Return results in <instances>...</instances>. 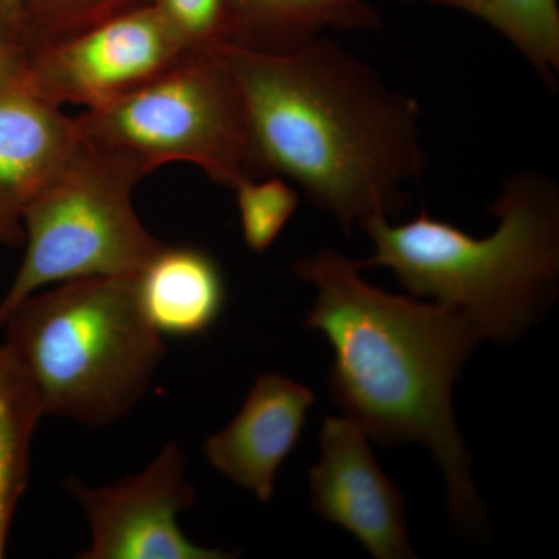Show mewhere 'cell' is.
<instances>
[{
	"mask_svg": "<svg viewBox=\"0 0 559 559\" xmlns=\"http://www.w3.org/2000/svg\"><path fill=\"white\" fill-rule=\"evenodd\" d=\"M215 47L240 87L260 178L299 183L347 235L407 204L404 183L428 165L414 98L322 36L285 51Z\"/></svg>",
	"mask_w": 559,
	"mask_h": 559,
	"instance_id": "cell-1",
	"label": "cell"
},
{
	"mask_svg": "<svg viewBox=\"0 0 559 559\" xmlns=\"http://www.w3.org/2000/svg\"><path fill=\"white\" fill-rule=\"evenodd\" d=\"M294 271L318 289L305 329L325 334L334 349L331 399L378 443L429 448L443 471L451 516L477 521L452 390L479 333L459 312L374 288L360 277L359 261L336 250H320Z\"/></svg>",
	"mask_w": 559,
	"mask_h": 559,
	"instance_id": "cell-2",
	"label": "cell"
},
{
	"mask_svg": "<svg viewBox=\"0 0 559 559\" xmlns=\"http://www.w3.org/2000/svg\"><path fill=\"white\" fill-rule=\"evenodd\" d=\"M491 213L498 229L481 240L425 210L400 226L371 216L359 227L377 252L360 267H389L412 296L463 316L481 341H514L539 318L557 286V186L539 171L516 173L503 180Z\"/></svg>",
	"mask_w": 559,
	"mask_h": 559,
	"instance_id": "cell-3",
	"label": "cell"
},
{
	"mask_svg": "<svg viewBox=\"0 0 559 559\" xmlns=\"http://www.w3.org/2000/svg\"><path fill=\"white\" fill-rule=\"evenodd\" d=\"M0 330L44 415L91 428L128 417L167 356L164 337L140 307L135 275L69 280L40 289Z\"/></svg>",
	"mask_w": 559,
	"mask_h": 559,
	"instance_id": "cell-4",
	"label": "cell"
},
{
	"mask_svg": "<svg viewBox=\"0 0 559 559\" xmlns=\"http://www.w3.org/2000/svg\"><path fill=\"white\" fill-rule=\"evenodd\" d=\"M150 175L123 151L81 140L64 168L25 209V253L0 300V325L47 286L87 277L138 275L165 242L143 226L132 194Z\"/></svg>",
	"mask_w": 559,
	"mask_h": 559,
	"instance_id": "cell-5",
	"label": "cell"
},
{
	"mask_svg": "<svg viewBox=\"0 0 559 559\" xmlns=\"http://www.w3.org/2000/svg\"><path fill=\"white\" fill-rule=\"evenodd\" d=\"M75 119L84 139L131 154L148 173L187 162L230 189L260 178L241 91L216 47L187 50L153 79Z\"/></svg>",
	"mask_w": 559,
	"mask_h": 559,
	"instance_id": "cell-6",
	"label": "cell"
},
{
	"mask_svg": "<svg viewBox=\"0 0 559 559\" xmlns=\"http://www.w3.org/2000/svg\"><path fill=\"white\" fill-rule=\"evenodd\" d=\"M183 44L151 2L24 55V90L50 105L97 108L179 60Z\"/></svg>",
	"mask_w": 559,
	"mask_h": 559,
	"instance_id": "cell-7",
	"label": "cell"
},
{
	"mask_svg": "<svg viewBox=\"0 0 559 559\" xmlns=\"http://www.w3.org/2000/svg\"><path fill=\"white\" fill-rule=\"evenodd\" d=\"M186 469V452L170 441L145 469L105 487H92L75 477L66 480L91 530L90 547L79 558H237L240 551L207 549L180 528V514L197 500Z\"/></svg>",
	"mask_w": 559,
	"mask_h": 559,
	"instance_id": "cell-8",
	"label": "cell"
},
{
	"mask_svg": "<svg viewBox=\"0 0 559 559\" xmlns=\"http://www.w3.org/2000/svg\"><path fill=\"white\" fill-rule=\"evenodd\" d=\"M310 489L311 509L347 530L374 558H415L403 495L374 462L367 433L347 415L323 421Z\"/></svg>",
	"mask_w": 559,
	"mask_h": 559,
	"instance_id": "cell-9",
	"label": "cell"
},
{
	"mask_svg": "<svg viewBox=\"0 0 559 559\" xmlns=\"http://www.w3.org/2000/svg\"><path fill=\"white\" fill-rule=\"evenodd\" d=\"M314 401L311 389L290 378L261 374L237 417L205 441L210 465L270 502L278 469L296 448Z\"/></svg>",
	"mask_w": 559,
	"mask_h": 559,
	"instance_id": "cell-10",
	"label": "cell"
},
{
	"mask_svg": "<svg viewBox=\"0 0 559 559\" xmlns=\"http://www.w3.org/2000/svg\"><path fill=\"white\" fill-rule=\"evenodd\" d=\"M83 140L75 117L24 87L0 92V248L24 242L25 209Z\"/></svg>",
	"mask_w": 559,
	"mask_h": 559,
	"instance_id": "cell-11",
	"label": "cell"
},
{
	"mask_svg": "<svg viewBox=\"0 0 559 559\" xmlns=\"http://www.w3.org/2000/svg\"><path fill=\"white\" fill-rule=\"evenodd\" d=\"M143 314L162 337H193L215 326L226 307V278L212 253L162 246L135 275Z\"/></svg>",
	"mask_w": 559,
	"mask_h": 559,
	"instance_id": "cell-12",
	"label": "cell"
},
{
	"mask_svg": "<svg viewBox=\"0 0 559 559\" xmlns=\"http://www.w3.org/2000/svg\"><path fill=\"white\" fill-rule=\"evenodd\" d=\"M227 43L248 49L285 51L320 36L325 28L370 31L380 13L366 0H227Z\"/></svg>",
	"mask_w": 559,
	"mask_h": 559,
	"instance_id": "cell-13",
	"label": "cell"
},
{
	"mask_svg": "<svg viewBox=\"0 0 559 559\" xmlns=\"http://www.w3.org/2000/svg\"><path fill=\"white\" fill-rule=\"evenodd\" d=\"M44 415L38 395L13 355L0 345V558L31 477L32 443Z\"/></svg>",
	"mask_w": 559,
	"mask_h": 559,
	"instance_id": "cell-14",
	"label": "cell"
},
{
	"mask_svg": "<svg viewBox=\"0 0 559 559\" xmlns=\"http://www.w3.org/2000/svg\"><path fill=\"white\" fill-rule=\"evenodd\" d=\"M465 11L502 33L550 87L559 70L558 0H426Z\"/></svg>",
	"mask_w": 559,
	"mask_h": 559,
	"instance_id": "cell-15",
	"label": "cell"
},
{
	"mask_svg": "<svg viewBox=\"0 0 559 559\" xmlns=\"http://www.w3.org/2000/svg\"><path fill=\"white\" fill-rule=\"evenodd\" d=\"M154 0H24L22 53L72 38Z\"/></svg>",
	"mask_w": 559,
	"mask_h": 559,
	"instance_id": "cell-16",
	"label": "cell"
},
{
	"mask_svg": "<svg viewBox=\"0 0 559 559\" xmlns=\"http://www.w3.org/2000/svg\"><path fill=\"white\" fill-rule=\"evenodd\" d=\"M234 190L246 245L266 252L299 207V194L280 176L246 179Z\"/></svg>",
	"mask_w": 559,
	"mask_h": 559,
	"instance_id": "cell-17",
	"label": "cell"
},
{
	"mask_svg": "<svg viewBox=\"0 0 559 559\" xmlns=\"http://www.w3.org/2000/svg\"><path fill=\"white\" fill-rule=\"evenodd\" d=\"M190 50L210 49L229 38L227 0H154Z\"/></svg>",
	"mask_w": 559,
	"mask_h": 559,
	"instance_id": "cell-18",
	"label": "cell"
},
{
	"mask_svg": "<svg viewBox=\"0 0 559 559\" xmlns=\"http://www.w3.org/2000/svg\"><path fill=\"white\" fill-rule=\"evenodd\" d=\"M24 0H0V43L21 49Z\"/></svg>",
	"mask_w": 559,
	"mask_h": 559,
	"instance_id": "cell-19",
	"label": "cell"
},
{
	"mask_svg": "<svg viewBox=\"0 0 559 559\" xmlns=\"http://www.w3.org/2000/svg\"><path fill=\"white\" fill-rule=\"evenodd\" d=\"M24 53L0 43V92L24 87Z\"/></svg>",
	"mask_w": 559,
	"mask_h": 559,
	"instance_id": "cell-20",
	"label": "cell"
}]
</instances>
